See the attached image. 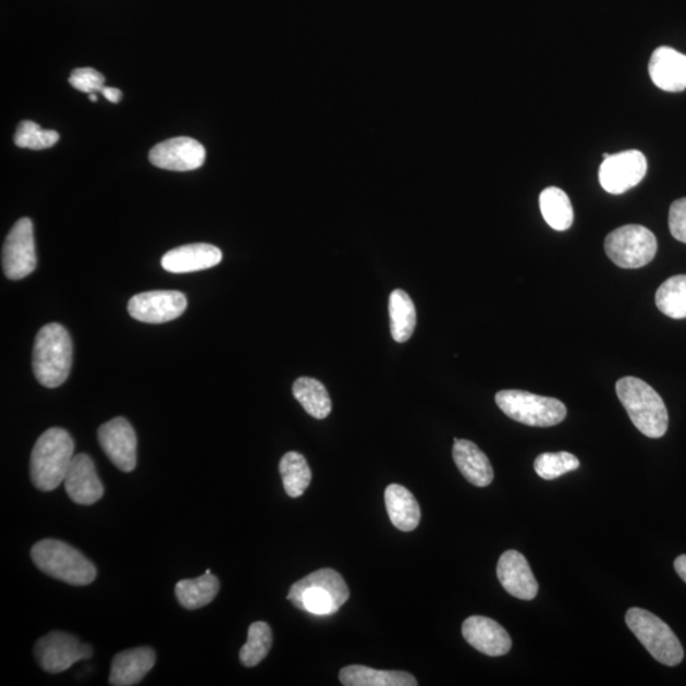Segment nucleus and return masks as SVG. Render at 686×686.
Wrapping results in <instances>:
<instances>
[{"label": "nucleus", "instance_id": "f257e3e1", "mask_svg": "<svg viewBox=\"0 0 686 686\" xmlns=\"http://www.w3.org/2000/svg\"><path fill=\"white\" fill-rule=\"evenodd\" d=\"M74 441L64 429L51 427L36 441L30 454V479L40 491L56 490L64 482L74 457Z\"/></svg>", "mask_w": 686, "mask_h": 686}, {"label": "nucleus", "instance_id": "f03ea898", "mask_svg": "<svg viewBox=\"0 0 686 686\" xmlns=\"http://www.w3.org/2000/svg\"><path fill=\"white\" fill-rule=\"evenodd\" d=\"M616 395L623 404L633 425L647 438L659 439L666 433L669 414L660 394L635 377L617 380Z\"/></svg>", "mask_w": 686, "mask_h": 686}, {"label": "nucleus", "instance_id": "7ed1b4c3", "mask_svg": "<svg viewBox=\"0 0 686 686\" xmlns=\"http://www.w3.org/2000/svg\"><path fill=\"white\" fill-rule=\"evenodd\" d=\"M348 598L345 579L332 568L318 569L299 579L287 595L294 607L315 615L338 613Z\"/></svg>", "mask_w": 686, "mask_h": 686}, {"label": "nucleus", "instance_id": "20e7f679", "mask_svg": "<svg viewBox=\"0 0 686 686\" xmlns=\"http://www.w3.org/2000/svg\"><path fill=\"white\" fill-rule=\"evenodd\" d=\"M72 358V339L63 326L50 323L38 331L33 356L38 383L46 388L63 384L71 372Z\"/></svg>", "mask_w": 686, "mask_h": 686}, {"label": "nucleus", "instance_id": "39448f33", "mask_svg": "<svg viewBox=\"0 0 686 686\" xmlns=\"http://www.w3.org/2000/svg\"><path fill=\"white\" fill-rule=\"evenodd\" d=\"M30 556L44 574L74 586H86L95 581L97 569L78 549L57 539L38 541Z\"/></svg>", "mask_w": 686, "mask_h": 686}, {"label": "nucleus", "instance_id": "423d86ee", "mask_svg": "<svg viewBox=\"0 0 686 686\" xmlns=\"http://www.w3.org/2000/svg\"><path fill=\"white\" fill-rule=\"evenodd\" d=\"M625 623L652 658L666 666H676L684 659L681 640L659 616L640 608H632L625 614Z\"/></svg>", "mask_w": 686, "mask_h": 686}, {"label": "nucleus", "instance_id": "0eeeda50", "mask_svg": "<svg viewBox=\"0 0 686 686\" xmlns=\"http://www.w3.org/2000/svg\"><path fill=\"white\" fill-rule=\"evenodd\" d=\"M495 403L514 421L532 427L555 426L567 416L561 401L524 391H501L495 394Z\"/></svg>", "mask_w": 686, "mask_h": 686}, {"label": "nucleus", "instance_id": "6e6552de", "mask_svg": "<svg viewBox=\"0 0 686 686\" xmlns=\"http://www.w3.org/2000/svg\"><path fill=\"white\" fill-rule=\"evenodd\" d=\"M605 254L621 269H640L652 261L658 252V240L642 225L629 224L609 233Z\"/></svg>", "mask_w": 686, "mask_h": 686}, {"label": "nucleus", "instance_id": "1a4fd4ad", "mask_svg": "<svg viewBox=\"0 0 686 686\" xmlns=\"http://www.w3.org/2000/svg\"><path fill=\"white\" fill-rule=\"evenodd\" d=\"M5 277L21 280L33 273L37 266L33 220L22 218L7 235L2 250Z\"/></svg>", "mask_w": 686, "mask_h": 686}, {"label": "nucleus", "instance_id": "9d476101", "mask_svg": "<svg viewBox=\"0 0 686 686\" xmlns=\"http://www.w3.org/2000/svg\"><path fill=\"white\" fill-rule=\"evenodd\" d=\"M646 173L647 159L642 151L605 152L604 162L599 168V181L607 193L621 195L642 182Z\"/></svg>", "mask_w": 686, "mask_h": 686}, {"label": "nucleus", "instance_id": "9b49d317", "mask_svg": "<svg viewBox=\"0 0 686 686\" xmlns=\"http://www.w3.org/2000/svg\"><path fill=\"white\" fill-rule=\"evenodd\" d=\"M91 648L69 633L51 632L37 640L35 658L40 666L51 674L71 669L75 662L89 659Z\"/></svg>", "mask_w": 686, "mask_h": 686}, {"label": "nucleus", "instance_id": "f8f14e48", "mask_svg": "<svg viewBox=\"0 0 686 686\" xmlns=\"http://www.w3.org/2000/svg\"><path fill=\"white\" fill-rule=\"evenodd\" d=\"M187 308V297L174 290L137 294L127 304L128 315L139 322L160 324L179 318Z\"/></svg>", "mask_w": 686, "mask_h": 686}, {"label": "nucleus", "instance_id": "ddd939ff", "mask_svg": "<svg viewBox=\"0 0 686 686\" xmlns=\"http://www.w3.org/2000/svg\"><path fill=\"white\" fill-rule=\"evenodd\" d=\"M205 158L204 145L187 136L172 137L157 144L149 152L152 166L174 172L195 171L204 164Z\"/></svg>", "mask_w": 686, "mask_h": 686}, {"label": "nucleus", "instance_id": "4468645a", "mask_svg": "<svg viewBox=\"0 0 686 686\" xmlns=\"http://www.w3.org/2000/svg\"><path fill=\"white\" fill-rule=\"evenodd\" d=\"M98 441L109 460L122 471L136 467L137 439L133 426L126 418L117 417L98 430Z\"/></svg>", "mask_w": 686, "mask_h": 686}, {"label": "nucleus", "instance_id": "2eb2a0df", "mask_svg": "<svg viewBox=\"0 0 686 686\" xmlns=\"http://www.w3.org/2000/svg\"><path fill=\"white\" fill-rule=\"evenodd\" d=\"M65 491L78 505L89 506L102 499L105 488L99 480L95 463L87 454L73 457L64 479Z\"/></svg>", "mask_w": 686, "mask_h": 686}, {"label": "nucleus", "instance_id": "dca6fc26", "mask_svg": "<svg viewBox=\"0 0 686 686\" xmlns=\"http://www.w3.org/2000/svg\"><path fill=\"white\" fill-rule=\"evenodd\" d=\"M462 633L471 647L491 658L506 654L513 647L507 630L490 617L479 615L468 617L463 623Z\"/></svg>", "mask_w": 686, "mask_h": 686}, {"label": "nucleus", "instance_id": "f3484780", "mask_svg": "<svg viewBox=\"0 0 686 686\" xmlns=\"http://www.w3.org/2000/svg\"><path fill=\"white\" fill-rule=\"evenodd\" d=\"M498 577L510 595L522 600L537 597L539 585L525 556L517 551H507L501 555L498 564Z\"/></svg>", "mask_w": 686, "mask_h": 686}, {"label": "nucleus", "instance_id": "a211bd4d", "mask_svg": "<svg viewBox=\"0 0 686 686\" xmlns=\"http://www.w3.org/2000/svg\"><path fill=\"white\" fill-rule=\"evenodd\" d=\"M648 73L656 87L673 94L683 91L686 89V56L667 46H661L652 53Z\"/></svg>", "mask_w": 686, "mask_h": 686}, {"label": "nucleus", "instance_id": "6ab92c4d", "mask_svg": "<svg viewBox=\"0 0 686 686\" xmlns=\"http://www.w3.org/2000/svg\"><path fill=\"white\" fill-rule=\"evenodd\" d=\"M223 259L221 250L208 243H194L168 250L162 267L172 273L196 272L217 266Z\"/></svg>", "mask_w": 686, "mask_h": 686}, {"label": "nucleus", "instance_id": "aec40b11", "mask_svg": "<svg viewBox=\"0 0 686 686\" xmlns=\"http://www.w3.org/2000/svg\"><path fill=\"white\" fill-rule=\"evenodd\" d=\"M156 652L149 647H137L114 656L111 665L110 684L132 686L139 684L155 666Z\"/></svg>", "mask_w": 686, "mask_h": 686}, {"label": "nucleus", "instance_id": "412c9836", "mask_svg": "<svg viewBox=\"0 0 686 686\" xmlns=\"http://www.w3.org/2000/svg\"><path fill=\"white\" fill-rule=\"evenodd\" d=\"M453 457L457 469L469 483L477 487L492 483L494 473L491 462L475 442L455 439Z\"/></svg>", "mask_w": 686, "mask_h": 686}, {"label": "nucleus", "instance_id": "4be33fe9", "mask_svg": "<svg viewBox=\"0 0 686 686\" xmlns=\"http://www.w3.org/2000/svg\"><path fill=\"white\" fill-rule=\"evenodd\" d=\"M385 506L389 518L396 529L415 530L421 520V509L415 495L406 487L391 485L385 490Z\"/></svg>", "mask_w": 686, "mask_h": 686}, {"label": "nucleus", "instance_id": "5701e85b", "mask_svg": "<svg viewBox=\"0 0 686 686\" xmlns=\"http://www.w3.org/2000/svg\"><path fill=\"white\" fill-rule=\"evenodd\" d=\"M340 682L345 686H417L414 675L406 671H383L362 665L343 667Z\"/></svg>", "mask_w": 686, "mask_h": 686}, {"label": "nucleus", "instance_id": "b1692460", "mask_svg": "<svg viewBox=\"0 0 686 686\" xmlns=\"http://www.w3.org/2000/svg\"><path fill=\"white\" fill-rule=\"evenodd\" d=\"M219 589V579L208 569L200 577L182 579L175 585V597L183 608L196 610L209 605L217 598Z\"/></svg>", "mask_w": 686, "mask_h": 686}, {"label": "nucleus", "instance_id": "393cba45", "mask_svg": "<svg viewBox=\"0 0 686 686\" xmlns=\"http://www.w3.org/2000/svg\"><path fill=\"white\" fill-rule=\"evenodd\" d=\"M539 206L541 216L554 231H567L574 223V208L563 189L548 187L541 191Z\"/></svg>", "mask_w": 686, "mask_h": 686}, {"label": "nucleus", "instance_id": "a878e982", "mask_svg": "<svg viewBox=\"0 0 686 686\" xmlns=\"http://www.w3.org/2000/svg\"><path fill=\"white\" fill-rule=\"evenodd\" d=\"M389 316L394 341L399 343L408 341L415 332L417 317L415 304L404 290L396 289L389 296Z\"/></svg>", "mask_w": 686, "mask_h": 686}, {"label": "nucleus", "instance_id": "bb28decb", "mask_svg": "<svg viewBox=\"0 0 686 686\" xmlns=\"http://www.w3.org/2000/svg\"><path fill=\"white\" fill-rule=\"evenodd\" d=\"M293 394L311 417L324 419L331 414V396L319 380L308 377L296 379L293 385Z\"/></svg>", "mask_w": 686, "mask_h": 686}, {"label": "nucleus", "instance_id": "cd10ccee", "mask_svg": "<svg viewBox=\"0 0 686 686\" xmlns=\"http://www.w3.org/2000/svg\"><path fill=\"white\" fill-rule=\"evenodd\" d=\"M282 483L287 495L301 498L311 482V470L304 455L296 452L286 453L280 462Z\"/></svg>", "mask_w": 686, "mask_h": 686}, {"label": "nucleus", "instance_id": "c85d7f7f", "mask_svg": "<svg viewBox=\"0 0 686 686\" xmlns=\"http://www.w3.org/2000/svg\"><path fill=\"white\" fill-rule=\"evenodd\" d=\"M656 305L670 318H686V274H677L663 282L656 293Z\"/></svg>", "mask_w": 686, "mask_h": 686}, {"label": "nucleus", "instance_id": "c756f323", "mask_svg": "<svg viewBox=\"0 0 686 686\" xmlns=\"http://www.w3.org/2000/svg\"><path fill=\"white\" fill-rule=\"evenodd\" d=\"M272 646V630L265 622H256L248 629L246 645L241 648L240 659L244 666L255 667L269 654Z\"/></svg>", "mask_w": 686, "mask_h": 686}, {"label": "nucleus", "instance_id": "7c9ffc66", "mask_svg": "<svg viewBox=\"0 0 686 686\" xmlns=\"http://www.w3.org/2000/svg\"><path fill=\"white\" fill-rule=\"evenodd\" d=\"M579 461L567 452L540 454L534 462L537 475L546 480L560 478L566 473L578 469Z\"/></svg>", "mask_w": 686, "mask_h": 686}, {"label": "nucleus", "instance_id": "2f4dec72", "mask_svg": "<svg viewBox=\"0 0 686 686\" xmlns=\"http://www.w3.org/2000/svg\"><path fill=\"white\" fill-rule=\"evenodd\" d=\"M59 142V134L53 130H42L34 121H22L14 135V144L19 148L42 150L51 148Z\"/></svg>", "mask_w": 686, "mask_h": 686}, {"label": "nucleus", "instance_id": "473e14b6", "mask_svg": "<svg viewBox=\"0 0 686 686\" xmlns=\"http://www.w3.org/2000/svg\"><path fill=\"white\" fill-rule=\"evenodd\" d=\"M69 83L76 90L83 91V94H102L105 86V76L95 71L91 68H79L73 71L71 78H69Z\"/></svg>", "mask_w": 686, "mask_h": 686}, {"label": "nucleus", "instance_id": "72a5a7b5", "mask_svg": "<svg viewBox=\"0 0 686 686\" xmlns=\"http://www.w3.org/2000/svg\"><path fill=\"white\" fill-rule=\"evenodd\" d=\"M669 228L676 241L686 243V197L670 206Z\"/></svg>", "mask_w": 686, "mask_h": 686}, {"label": "nucleus", "instance_id": "f704fd0d", "mask_svg": "<svg viewBox=\"0 0 686 686\" xmlns=\"http://www.w3.org/2000/svg\"><path fill=\"white\" fill-rule=\"evenodd\" d=\"M102 95L106 97L107 101L111 103H119L122 99V91L113 87H106Z\"/></svg>", "mask_w": 686, "mask_h": 686}, {"label": "nucleus", "instance_id": "c9c22d12", "mask_svg": "<svg viewBox=\"0 0 686 686\" xmlns=\"http://www.w3.org/2000/svg\"><path fill=\"white\" fill-rule=\"evenodd\" d=\"M674 568L676 571V574L681 576L683 581L686 584V554L677 556L674 562Z\"/></svg>", "mask_w": 686, "mask_h": 686}, {"label": "nucleus", "instance_id": "e433bc0d", "mask_svg": "<svg viewBox=\"0 0 686 686\" xmlns=\"http://www.w3.org/2000/svg\"><path fill=\"white\" fill-rule=\"evenodd\" d=\"M89 99L91 102H97V96L95 94L89 95Z\"/></svg>", "mask_w": 686, "mask_h": 686}]
</instances>
